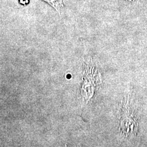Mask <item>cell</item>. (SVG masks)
<instances>
[{"instance_id":"6da1fadb","label":"cell","mask_w":147,"mask_h":147,"mask_svg":"<svg viewBox=\"0 0 147 147\" xmlns=\"http://www.w3.org/2000/svg\"><path fill=\"white\" fill-rule=\"evenodd\" d=\"M43 1L47 2L49 4H50V5H51L53 7L59 14H61V11L64 7L62 0H43Z\"/></svg>"},{"instance_id":"7a4b0ae2","label":"cell","mask_w":147,"mask_h":147,"mask_svg":"<svg viewBox=\"0 0 147 147\" xmlns=\"http://www.w3.org/2000/svg\"><path fill=\"white\" fill-rule=\"evenodd\" d=\"M19 2L24 5H26L29 3V0H19Z\"/></svg>"}]
</instances>
